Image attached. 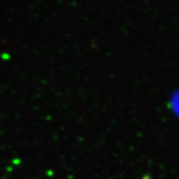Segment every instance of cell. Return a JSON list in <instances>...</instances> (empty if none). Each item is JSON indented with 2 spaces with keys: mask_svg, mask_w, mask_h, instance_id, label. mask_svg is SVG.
<instances>
[{
  "mask_svg": "<svg viewBox=\"0 0 179 179\" xmlns=\"http://www.w3.org/2000/svg\"><path fill=\"white\" fill-rule=\"evenodd\" d=\"M167 106L170 114L179 122V88L173 90L169 94Z\"/></svg>",
  "mask_w": 179,
  "mask_h": 179,
  "instance_id": "6da1fadb",
  "label": "cell"
}]
</instances>
